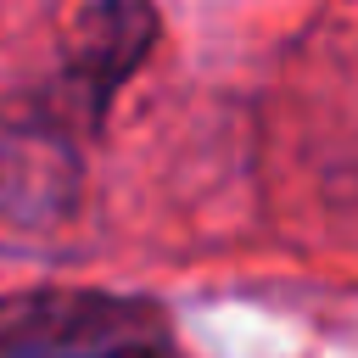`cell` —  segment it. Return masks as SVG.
Segmentation results:
<instances>
[{
  "mask_svg": "<svg viewBox=\"0 0 358 358\" xmlns=\"http://www.w3.org/2000/svg\"><path fill=\"white\" fill-rule=\"evenodd\" d=\"M168 324L151 302L106 291H22L0 296V358H157Z\"/></svg>",
  "mask_w": 358,
  "mask_h": 358,
  "instance_id": "1",
  "label": "cell"
}]
</instances>
